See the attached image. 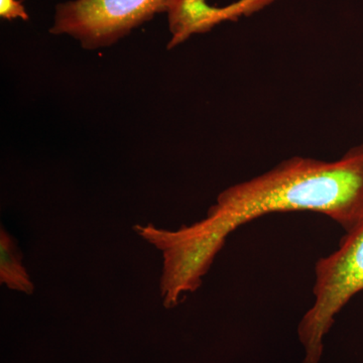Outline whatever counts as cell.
Returning <instances> with one entry per match:
<instances>
[{
    "instance_id": "obj_1",
    "label": "cell",
    "mask_w": 363,
    "mask_h": 363,
    "mask_svg": "<svg viewBox=\"0 0 363 363\" xmlns=\"http://www.w3.org/2000/svg\"><path fill=\"white\" fill-rule=\"evenodd\" d=\"M310 211L328 216L350 233L363 219V143L338 161L294 157L259 177L220 193L206 218L188 233L215 259L227 236L260 216Z\"/></svg>"
},
{
    "instance_id": "obj_2",
    "label": "cell",
    "mask_w": 363,
    "mask_h": 363,
    "mask_svg": "<svg viewBox=\"0 0 363 363\" xmlns=\"http://www.w3.org/2000/svg\"><path fill=\"white\" fill-rule=\"evenodd\" d=\"M315 274V302L298 327V339L305 350L303 363L321 362L323 338L336 315L363 291V219L346 233L337 250L318 260Z\"/></svg>"
},
{
    "instance_id": "obj_3",
    "label": "cell",
    "mask_w": 363,
    "mask_h": 363,
    "mask_svg": "<svg viewBox=\"0 0 363 363\" xmlns=\"http://www.w3.org/2000/svg\"><path fill=\"white\" fill-rule=\"evenodd\" d=\"M169 1L70 0L57 6L50 33L71 35L87 50L109 47L157 13H167Z\"/></svg>"
},
{
    "instance_id": "obj_4",
    "label": "cell",
    "mask_w": 363,
    "mask_h": 363,
    "mask_svg": "<svg viewBox=\"0 0 363 363\" xmlns=\"http://www.w3.org/2000/svg\"><path fill=\"white\" fill-rule=\"evenodd\" d=\"M171 50L196 33H204L227 21L225 6H210L207 0H171L168 9Z\"/></svg>"
},
{
    "instance_id": "obj_5",
    "label": "cell",
    "mask_w": 363,
    "mask_h": 363,
    "mask_svg": "<svg viewBox=\"0 0 363 363\" xmlns=\"http://www.w3.org/2000/svg\"><path fill=\"white\" fill-rule=\"evenodd\" d=\"M0 281L11 290L32 295L35 286L23 266V253L4 227L0 230Z\"/></svg>"
},
{
    "instance_id": "obj_6",
    "label": "cell",
    "mask_w": 363,
    "mask_h": 363,
    "mask_svg": "<svg viewBox=\"0 0 363 363\" xmlns=\"http://www.w3.org/2000/svg\"><path fill=\"white\" fill-rule=\"evenodd\" d=\"M276 0H238L225 6L227 21H236L241 16H250L262 11Z\"/></svg>"
},
{
    "instance_id": "obj_7",
    "label": "cell",
    "mask_w": 363,
    "mask_h": 363,
    "mask_svg": "<svg viewBox=\"0 0 363 363\" xmlns=\"http://www.w3.org/2000/svg\"><path fill=\"white\" fill-rule=\"evenodd\" d=\"M0 16L6 21L21 18L26 21L30 18L23 4L18 0H0Z\"/></svg>"
}]
</instances>
